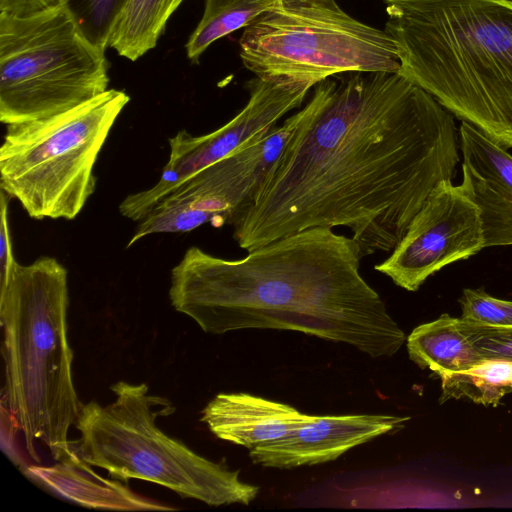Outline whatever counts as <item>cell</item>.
Wrapping results in <instances>:
<instances>
[{"label": "cell", "mask_w": 512, "mask_h": 512, "mask_svg": "<svg viewBox=\"0 0 512 512\" xmlns=\"http://www.w3.org/2000/svg\"><path fill=\"white\" fill-rule=\"evenodd\" d=\"M129 100L108 89L66 112L6 125L1 190L31 218L73 220L95 191L98 155Z\"/></svg>", "instance_id": "8992f818"}, {"label": "cell", "mask_w": 512, "mask_h": 512, "mask_svg": "<svg viewBox=\"0 0 512 512\" xmlns=\"http://www.w3.org/2000/svg\"><path fill=\"white\" fill-rule=\"evenodd\" d=\"M461 318L491 326L512 327V301L495 298L483 288L463 290Z\"/></svg>", "instance_id": "7402d4cb"}, {"label": "cell", "mask_w": 512, "mask_h": 512, "mask_svg": "<svg viewBox=\"0 0 512 512\" xmlns=\"http://www.w3.org/2000/svg\"><path fill=\"white\" fill-rule=\"evenodd\" d=\"M299 119L294 113L265 136L187 178L139 221L134 238L190 232L205 223L232 225L255 199Z\"/></svg>", "instance_id": "9c48e42d"}, {"label": "cell", "mask_w": 512, "mask_h": 512, "mask_svg": "<svg viewBox=\"0 0 512 512\" xmlns=\"http://www.w3.org/2000/svg\"><path fill=\"white\" fill-rule=\"evenodd\" d=\"M67 308V270L56 258L16 263L0 285L5 402L37 464L36 441L57 462L76 455L68 432L83 404L73 384Z\"/></svg>", "instance_id": "277c9868"}, {"label": "cell", "mask_w": 512, "mask_h": 512, "mask_svg": "<svg viewBox=\"0 0 512 512\" xmlns=\"http://www.w3.org/2000/svg\"><path fill=\"white\" fill-rule=\"evenodd\" d=\"M315 417L247 393H220L204 408L201 421L219 439L250 450L291 434Z\"/></svg>", "instance_id": "4fadbf2b"}, {"label": "cell", "mask_w": 512, "mask_h": 512, "mask_svg": "<svg viewBox=\"0 0 512 512\" xmlns=\"http://www.w3.org/2000/svg\"><path fill=\"white\" fill-rule=\"evenodd\" d=\"M253 202L233 222L250 252L305 229L344 226L361 257L391 252L460 161L454 116L399 72L314 86Z\"/></svg>", "instance_id": "6da1fadb"}, {"label": "cell", "mask_w": 512, "mask_h": 512, "mask_svg": "<svg viewBox=\"0 0 512 512\" xmlns=\"http://www.w3.org/2000/svg\"><path fill=\"white\" fill-rule=\"evenodd\" d=\"M183 0H128L116 19L108 47L131 61L154 48L166 23Z\"/></svg>", "instance_id": "2e32d148"}, {"label": "cell", "mask_w": 512, "mask_h": 512, "mask_svg": "<svg viewBox=\"0 0 512 512\" xmlns=\"http://www.w3.org/2000/svg\"><path fill=\"white\" fill-rule=\"evenodd\" d=\"M128 0H64L85 38L105 50L112 27Z\"/></svg>", "instance_id": "44dd1931"}, {"label": "cell", "mask_w": 512, "mask_h": 512, "mask_svg": "<svg viewBox=\"0 0 512 512\" xmlns=\"http://www.w3.org/2000/svg\"><path fill=\"white\" fill-rule=\"evenodd\" d=\"M484 249L477 204L461 185L440 181L408 229L383 262L374 269L407 291H417L445 266L466 260Z\"/></svg>", "instance_id": "8fae6325"}, {"label": "cell", "mask_w": 512, "mask_h": 512, "mask_svg": "<svg viewBox=\"0 0 512 512\" xmlns=\"http://www.w3.org/2000/svg\"><path fill=\"white\" fill-rule=\"evenodd\" d=\"M105 50L81 33L62 6L29 16L0 13V120L51 117L104 93Z\"/></svg>", "instance_id": "52a82bcc"}, {"label": "cell", "mask_w": 512, "mask_h": 512, "mask_svg": "<svg viewBox=\"0 0 512 512\" xmlns=\"http://www.w3.org/2000/svg\"><path fill=\"white\" fill-rule=\"evenodd\" d=\"M460 185L479 207L484 248L512 245V190L463 163Z\"/></svg>", "instance_id": "d6986e66"}, {"label": "cell", "mask_w": 512, "mask_h": 512, "mask_svg": "<svg viewBox=\"0 0 512 512\" xmlns=\"http://www.w3.org/2000/svg\"><path fill=\"white\" fill-rule=\"evenodd\" d=\"M458 326L484 359L512 361V327L491 326L461 317Z\"/></svg>", "instance_id": "603a6c76"}, {"label": "cell", "mask_w": 512, "mask_h": 512, "mask_svg": "<svg viewBox=\"0 0 512 512\" xmlns=\"http://www.w3.org/2000/svg\"><path fill=\"white\" fill-rule=\"evenodd\" d=\"M279 0H206L202 19L186 44L188 58L197 62L216 40L249 26Z\"/></svg>", "instance_id": "ac0fdd59"}, {"label": "cell", "mask_w": 512, "mask_h": 512, "mask_svg": "<svg viewBox=\"0 0 512 512\" xmlns=\"http://www.w3.org/2000/svg\"><path fill=\"white\" fill-rule=\"evenodd\" d=\"M313 84L287 77H255L248 82L245 107L222 127L201 136L186 130L169 139V159L151 188L126 196L120 214L140 221L187 178L230 153L265 136L287 113L298 108Z\"/></svg>", "instance_id": "30bf717a"}, {"label": "cell", "mask_w": 512, "mask_h": 512, "mask_svg": "<svg viewBox=\"0 0 512 512\" xmlns=\"http://www.w3.org/2000/svg\"><path fill=\"white\" fill-rule=\"evenodd\" d=\"M25 473L55 493L85 507L125 511L175 510L133 493L116 479H104L77 454L53 466L30 465L25 468Z\"/></svg>", "instance_id": "5bb4252c"}, {"label": "cell", "mask_w": 512, "mask_h": 512, "mask_svg": "<svg viewBox=\"0 0 512 512\" xmlns=\"http://www.w3.org/2000/svg\"><path fill=\"white\" fill-rule=\"evenodd\" d=\"M64 0H0V13L23 17L62 7Z\"/></svg>", "instance_id": "d4e9b609"}, {"label": "cell", "mask_w": 512, "mask_h": 512, "mask_svg": "<svg viewBox=\"0 0 512 512\" xmlns=\"http://www.w3.org/2000/svg\"><path fill=\"white\" fill-rule=\"evenodd\" d=\"M116 399L107 406L83 404L75 424L81 436L77 456L106 470L116 480L153 482L210 506L248 505L259 487L243 482L238 471L210 461L160 430L155 419L174 411L171 405L153 412L167 399L148 394L146 384L117 382Z\"/></svg>", "instance_id": "5b68a950"}, {"label": "cell", "mask_w": 512, "mask_h": 512, "mask_svg": "<svg viewBox=\"0 0 512 512\" xmlns=\"http://www.w3.org/2000/svg\"><path fill=\"white\" fill-rule=\"evenodd\" d=\"M407 351L419 368L436 375L468 370L486 360L459 329L458 318L446 313L414 328L407 338Z\"/></svg>", "instance_id": "9a60e30c"}, {"label": "cell", "mask_w": 512, "mask_h": 512, "mask_svg": "<svg viewBox=\"0 0 512 512\" xmlns=\"http://www.w3.org/2000/svg\"><path fill=\"white\" fill-rule=\"evenodd\" d=\"M9 196L1 190L0 215V285L4 284L17 263L13 256L8 219Z\"/></svg>", "instance_id": "cb8c5ba5"}, {"label": "cell", "mask_w": 512, "mask_h": 512, "mask_svg": "<svg viewBox=\"0 0 512 512\" xmlns=\"http://www.w3.org/2000/svg\"><path fill=\"white\" fill-rule=\"evenodd\" d=\"M399 73L512 148V0H383Z\"/></svg>", "instance_id": "3957f363"}, {"label": "cell", "mask_w": 512, "mask_h": 512, "mask_svg": "<svg viewBox=\"0 0 512 512\" xmlns=\"http://www.w3.org/2000/svg\"><path fill=\"white\" fill-rule=\"evenodd\" d=\"M459 142L463 164L512 190V156L473 125L462 121Z\"/></svg>", "instance_id": "ffe728a7"}, {"label": "cell", "mask_w": 512, "mask_h": 512, "mask_svg": "<svg viewBox=\"0 0 512 512\" xmlns=\"http://www.w3.org/2000/svg\"><path fill=\"white\" fill-rule=\"evenodd\" d=\"M239 46L244 66L255 76L314 86L348 72L400 70L385 30L354 19L335 0H279L244 28Z\"/></svg>", "instance_id": "ba28073f"}, {"label": "cell", "mask_w": 512, "mask_h": 512, "mask_svg": "<svg viewBox=\"0 0 512 512\" xmlns=\"http://www.w3.org/2000/svg\"><path fill=\"white\" fill-rule=\"evenodd\" d=\"M361 258L352 237L324 227L279 238L239 260L192 246L171 271L169 298L207 333L291 330L389 357L405 333L361 276Z\"/></svg>", "instance_id": "7a4b0ae2"}, {"label": "cell", "mask_w": 512, "mask_h": 512, "mask_svg": "<svg viewBox=\"0 0 512 512\" xmlns=\"http://www.w3.org/2000/svg\"><path fill=\"white\" fill-rule=\"evenodd\" d=\"M409 420L384 414L316 415L291 434L250 449L249 456L254 463L281 469L326 463Z\"/></svg>", "instance_id": "7c38bea8"}, {"label": "cell", "mask_w": 512, "mask_h": 512, "mask_svg": "<svg viewBox=\"0 0 512 512\" xmlns=\"http://www.w3.org/2000/svg\"><path fill=\"white\" fill-rule=\"evenodd\" d=\"M439 403L450 399H467L476 404L496 405L512 393V361L486 359L472 368L458 372H441Z\"/></svg>", "instance_id": "e0dca14e"}]
</instances>
